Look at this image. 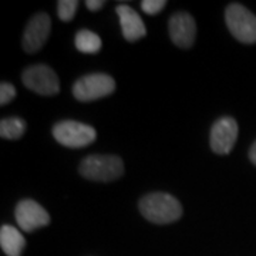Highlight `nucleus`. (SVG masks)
<instances>
[{
  "instance_id": "18",
  "label": "nucleus",
  "mask_w": 256,
  "mask_h": 256,
  "mask_svg": "<svg viewBox=\"0 0 256 256\" xmlns=\"http://www.w3.org/2000/svg\"><path fill=\"white\" fill-rule=\"evenodd\" d=\"M86 6H87V9L92 10V12H97L104 6V2L102 0H87Z\"/></svg>"
},
{
  "instance_id": "1",
  "label": "nucleus",
  "mask_w": 256,
  "mask_h": 256,
  "mask_svg": "<svg viewBox=\"0 0 256 256\" xmlns=\"http://www.w3.org/2000/svg\"><path fill=\"white\" fill-rule=\"evenodd\" d=\"M140 212L150 222L165 225L182 216V206L175 196L166 192H152L141 198Z\"/></svg>"
},
{
  "instance_id": "5",
  "label": "nucleus",
  "mask_w": 256,
  "mask_h": 256,
  "mask_svg": "<svg viewBox=\"0 0 256 256\" xmlns=\"http://www.w3.org/2000/svg\"><path fill=\"white\" fill-rule=\"evenodd\" d=\"M116 90V82L108 74L92 73L84 76L74 82V97L82 102L98 100L107 97Z\"/></svg>"
},
{
  "instance_id": "19",
  "label": "nucleus",
  "mask_w": 256,
  "mask_h": 256,
  "mask_svg": "<svg viewBox=\"0 0 256 256\" xmlns=\"http://www.w3.org/2000/svg\"><path fill=\"white\" fill-rule=\"evenodd\" d=\"M249 160L252 161V164L256 165V141L252 144L250 150H249Z\"/></svg>"
},
{
  "instance_id": "15",
  "label": "nucleus",
  "mask_w": 256,
  "mask_h": 256,
  "mask_svg": "<svg viewBox=\"0 0 256 256\" xmlns=\"http://www.w3.org/2000/svg\"><path fill=\"white\" fill-rule=\"evenodd\" d=\"M77 6H78L77 0H60L57 3V13H58L60 20L70 22L77 12Z\"/></svg>"
},
{
  "instance_id": "4",
  "label": "nucleus",
  "mask_w": 256,
  "mask_h": 256,
  "mask_svg": "<svg viewBox=\"0 0 256 256\" xmlns=\"http://www.w3.org/2000/svg\"><path fill=\"white\" fill-rule=\"evenodd\" d=\"M53 137L58 144L68 148H82L90 146L97 138V131L74 120H64L53 127Z\"/></svg>"
},
{
  "instance_id": "3",
  "label": "nucleus",
  "mask_w": 256,
  "mask_h": 256,
  "mask_svg": "<svg viewBox=\"0 0 256 256\" xmlns=\"http://www.w3.org/2000/svg\"><path fill=\"white\" fill-rule=\"evenodd\" d=\"M225 22L230 34L240 43H256V16L245 6L230 3L225 10Z\"/></svg>"
},
{
  "instance_id": "17",
  "label": "nucleus",
  "mask_w": 256,
  "mask_h": 256,
  "mask_svg": "<svg viewBox=\"0 0 256 256\" xmlns=\"http://www.w3.org/2000/svg\"><path fill=\"white\" fill-rule=\"evenodd\" d=\"M166 2L165 0H144L141 3V8L146 14H156L164 9Z\"/></svg>"
},
{
  "instance_id": "2",
  "label": "nucleus",
  "mask_w": 256,
  "mask_h": 256,
  "mask_svg": "<svg viewBox=\"0 0 256 256\" xmlns=\"http://www.w3.org/2000/svg\"><path fill=\"white\" fill-rule=\"evenodd\" d=\"M80 174L92 181L110 182L124 174L122 160L117 156L94 154L86 156L80 164Z\"/></svg>"
},
{
  "instance_id": "12",
  "label": "nucleus",
  "mask_w": 256,
  "mask_h": 256,
  "mask_svg": "<svg viewBox=\"0 0 256 256\" xmlns=\"http://www.w3.org/2000/svg\"><path fill=\"white\" fill-rule=\"evenodd\" d=\"M0 246L8 256H22L26 248V239L18 228L3 225L0 229Z\"/></svg>"
},
{
  "instance_id": "10",
  "label": "nucleus",
  "mask_w": 256,
  "mask_h": 256,
  "mask_svg": "<svg viewBox=\"0 0 256 256\" xmlns=\"http://www.w3.org/2000/svg\"><path fill=\"white\" fill-rule=\"evenodd\" d=\"M168 28H170V36L174 42V44L181 48H190L194 44L195 36H196V24L191 14L185 12L175 13L174 16L170 18Z\"/></svg>"
},
{
  "instance_id": "9",
  "label": "nucleus",
  "mask_w": 256,
  "mask_h": 256,
  "mask_svg": "<svg viewBox=\"0 0 256 256\" xmlns=\"http://www.w3.org/2000/svg\"><path fill=\"white\" fill-rule=\"evenodd\" d=\"M52 32V18L47 13H37L28 23L23 36V48L28 53H36L44 46Z\"/></svg>"
},
{
  "instance_id": "14",
  "label": "nucleus",
  "mask_w": 256,
  "mask_h": 256,
  "mask_svg": "<svg viewBox=\"0 0 256 256\" xmlns=\"http://www.w3.org/2000/svg\"><path fill=\"white\" fill-rule=\"evenodd\" d=\"M26 131V121L18 117H10L0 121V136L6 140H18Z\"/></svg>"
},
{
  "instance_id": "7",
  "label": "nucleus",
  "mask_w": 256,
  "mask_h": 256,
  "mask_svg": "<svg viewBox=\"0 0 256 256\" xmlns=\"http://www.w3.org/2000/svg\"><path fill=\"white\" fill-rule=\"evenodd\" d=\"M238 138V122L232 117H222L214 122L210 128V148L215 154L226 156Z\"/></svg>"
},
{
  "instance_id": "6",
  "label": "nucleus",
  "mask_w": 256,
  "mask_h": 256,
  "mask_svg": "<svg viewBox=\"0 0 256 256\" xmlns=\"http://www.w3.org/2000/svg\"><path fill=\"white\" fill-rule=\"evenodd\" d=\"M23 84L40 96H56L60 92V82L53 68L44 64L32 66L23 72Z\"/></svg>"
},
{
  "instance_id": "13",
  "label": "nucleus",
  "mask_w": 256,
  "mask_h": 256,
  "mask_svg": "<svg viewBox=\"0 0 256 256\" xmlns=\"http://www.w3.org/2000/svg\"><path fill=\"white\" fill-rule=\"evenodd\" d=\"M74 44H76L78 52L87 53V54H94V53H98L100 52L101 38L98 34H96L92 30L82 28L76 34Z\"/></svg>"
},
{
  "instance_id": "11",
  "label": "nucleus",
  "mask_w": 256,
  "mask_h": 256,
  "mask_svg": "<svg viewBox=\"0 0 256 256\" xmlns=\"http://www.w3.org/2000/svg\"><path fill=\"white\" fill-rule=\"evenodd\" d=\"M117 14L122 30V36L127 42H137L146 34V28L142 18H140L136 10L128 4H118Z\"/></svg>"
},
{
  "instance_id": "16",
  "label": "nucleus",
  "mask_w": 256,
  "mask_h": 256,
  "mask_svg": "<svg viewBox=\"0 0 256 256\" xmlns=\"http://www.w3.org/2000/svg\"><path fill=\"white\" fill-rule=\"evenodd\" d=\"M16 97V88L10 82H2L0 84V104L6 106Z\"/></svg>"
},
{
  "instance_id": "8",
  "label": "nucleus",
  "mask_w": 256,
  "mask_h": 256,
  "mask_svg": "<svg viewBox=\"0 0 256 256\" xmlns=\"http://www.w3.org/2000/svg\"><path fill=\"white\" fill-rule=\"evenodd\" d=\"M14 215L18 228L24 232H33L50 224L48 212L33 200H22L18 202Z\"/></svg>"
}]
</instances>
